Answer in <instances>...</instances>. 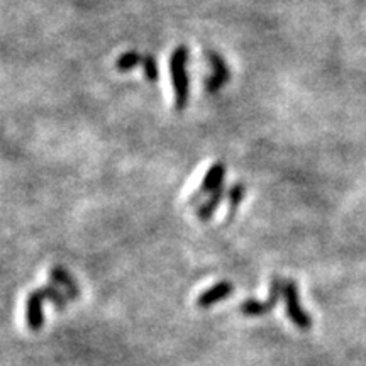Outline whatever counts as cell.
Returning a JSON list of instances; mask_svg holds the SVG:
<instances>
[{
    "label": "cell",
    "instance_id": "6da1fadb",
    "mask_svg": "<svg viewBox=\"0 0 366 366\" xmlns=\"http://www.w3.org/2000/svg\"><path fill=\"white\" fill-rule=\"evenodd\" d=\"M188 60L190 51L185 44L173 50L170 57V75H172L173 92H175V109L185 110L190 101V75H188Z\"/></svg>",
    "mask_w": 366,
    "mask_h": 366
},
{
    "label": "cell",
    "instance_id": "7a4b0ae2",
    "mask_svg": "<svg viewBox=\"0 0 366 366\" xmlns=\"http://www.w3.org/2000/svg\"><path fill=\"white\" fill-rule=\"evenodd\" d=\"M283 301L287 309L288 319L301 331H309L312 327V317L305 312L304 305L301 302V292L294 280H285L283 282Z\"/></svg>",
    "mask_w": 366,
    "mask_h": 366
},
{
    "label": "cell",
    "instance_id": "3957f363",
    "mask_svg": "<svg viewBox=\"0 0 366 366\" xmlns=\"http://www.w3.org/2000/svg\"><path fill=\"white\" fill-rule=\"evenodd\" d=\"M282 297H283V280L275 276V278H272V282H270L268 301L260 302L256 301V298H247V301L243 302L239 309H241V314L247 317L266 316V314H270L273 309H275Z\"/></svg>",
    "mask_w": 366,
    "mask_h": 366
},
{
    "label": "cell",
    "instance_id": "277c9868",
    "mask_svg": "<svg viewBox=\"0 0 366 366\" xmlns=\"http://www.w3.org/2000/svg\"><path fill=\"white\" fill-rule=\"evenodd\" d=\"M224 176H225L224 163L221 161L214 163V165L209 168V172L205 173V176H203L202 183L199 185L197 192H195V194L190 197V201H188V205H201L203 202V197H207V195H210L212 192H216L217 188L223 187Z\"/></svg>",
    "mask_w": 366,
    "mask_h": 366
},
{
    "label": "cell",
    "instance_id": "5b68a950",
    "mask_svg": "<svg viewBox=\"0 0 366 366\" xmlns=\"http://www.w3.org/2000/svg\"><path fill=\"white\" fill-rule=\"evenodd\" d=\"M44 295L43 292L34 290L28 295V302H26V321H28V325L31 331L38 332L43 329L44 325Z\"/></svg>",
    "mask_w": 366,
    "mask_h": 366
},
{
    "label": "cell",
    "instance_id": "8992f818",
    "mask_svg": "<svg viewBox=\"0 0 366 366\" xmlns=\"http://www.w3.org/2000/svg\"><path fill=\"white\" fill-rule=\"evenodd\" d=\"M207 60H209L210 66H212V75L209 77L205 81L207 92H217L227 83L229 80V68L225 65V61L214 51H207Z\"/></svg>",
    "mask_w": 366,
    "mask_h": 366
},
{
    "label": "cell",
    "instance_id": "52a82bcc",
    "mask_svg": "<svg viewBox=\"0 0 366 366\" xmlns=\"http://www.w3.org/2000/svg\"><path fill=\"white\" fill-rule=\"evenodd\" d=\"M232 292H234V285L231 282H219L199 295L197 305L201 307V309H209V307L219 304L224 298H227Z\"/></svg>",
    "mask_w": 366,
    "mask_h": 366
},
{
    "label": "cell",
    "instance_id": "ba28073f",
    "mask_svg": "<svg viewBox=\"0 0 366 366\" xmlns=\"http://www.w3.org/2000/svg\"><path fill=\"white\" fill-rule=\"evenodd\" d=\"M50 278L51 282L57 283L58 287H61L65 290V295L68 297V301H77L80 295L79 285H77L75 278L70 275V272L63 266H53L50 270Z\"/></svg>",
    "mask_w": 366,
    "mask_h": 366
},
{
    "label": "cell",
    "instance_id": "9c48e42d",
    "mask_svg": "<svg viewBox=\"0 0 366 366\" xmlns=\"http://www.w3.org/2000/svg\"><path fill=\"white\" fill-rule=\"evenodd\" d=\"M224 199V188H217L216 192H212V194L209 195V197L203 201L201 205H199L197 209V217L199 221H202V223H207V221L212 219L214 212L217 210V207H219L221 201Z\"/></svg>",
    "mask_w": 366,
    "mask_h": 366
},
{
    "label": "cell",
    "instance_id": "30bf717a",
    "mask_svg": "<svg viewBox=\"0 0 366 366\" xmlns=\"http://www.w3.org/2000/svg\"><path fill=\"white\" fill-rule=\"evenodd\" d=\"M143 58H144V54L138 53V51H125V53H122L121 57L117 58L116 68L122 73L131 72V70H134L136 66L141 65Z\"/></svg>",
    "mask_w": 366,
    "mask_h": 366
},
{
    "label": "cell",
    "instance_id": "8fae6325",
    "mask_svg": "<svg viewBox=\"0 0 366 366\" xmlns=\"http://www.w3.org/2000/svg\"><path fill=\"white\" fill-rule=\"evenodd\" d=\"M41 292H43L44 298L53 302L58 309H65L66 304H68V297H66V295L63 294V292L54 283H48L46 287L41 288Z\"/></svg>",
    "mask_w": 366,
    "mask_h": 366
},
{
    "label": "cell",
    "instance_id": "7c38bea8",
    "mask_svg": "<svg viewBox=\"0 0 366 366\" xmlns=\"http://www.w3.org/2000/svg\"><path fill=\"white\" fill-rule=\"evenodd\" d=\"M244 195H246V188L243 187V185L236 183L232 185L231 190H229V216H234L236 209L239 207V203L244 199Z\"/></svg>",
    "mask_w": 366,
    "mask_h": 366
},
{
    "label": "cell",
    "instance_id": "4fadbf2b",
    "mask_svg": "<svg viewBox=\"0 0 366 366\" xmlns=\"http://www.w3.org/2000/svg\"><path fill=\"white\" fill-rule=\"evenodd\" d=\"M141 66L144 70V77H146L148 80L150 81L158 80V65H156V60H154L151 54H144Z\"/></svg>",
    "mask_w": 366,
    "mask_h": 366
}]
</instances>
